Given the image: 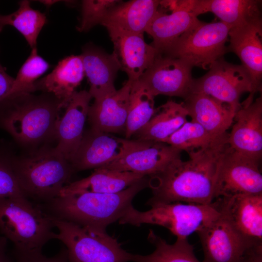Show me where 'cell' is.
<instances>
[{
	"instance_id": "6da1fadb",
	"label": "cell",
	"mask_w": 262,
	"mask_h": 262,
	"mask_svg": "<svg viewBox=\"0 0 262 262\" xmlns=\"http://www.w3.org/2000/svg\"><path fill=\"white\" fill-rule=\"evenodd\" d=\"M227 141L207 149L188 153L189 159H178L164 170L149 176L152 196L147 204L184 202L210 204L215 198L217 172Z\"/></svg>"
},
{
	"instance_id": "7a4b0ae2",
	"label": "cell",
	"mask_w": 262,
	"mask_h": 262,
	"mask_svg": "<svg viewBox=\"0 0 262 262\" xmlns=\"http://www.w3.org/2000/svg\"><path fill=\"white\" fill-rule=\"evenodd\" d=\"M146 187H149L147 176L118 193L84 192L59 196L41 207L53 218L106 231L107 227L119 221L132 206L134 196Z\"/></svg>"
},
{
	"instance_id": "3957f363",
	"label": "cell",
	"mask_w": 262,
	"mask_h": 262,
	"mask_svg": "<svg viewBox=\"0 0 262 262\" xmlns=\"http://www.w3.org/2000/svg\"><path fill=\"white\" fill-rule=\"evenodd\" d=\"M65 107L48 93H15L0 102V127L20 144H36L55 137L60 112Z\"/></svg>"
},
{
	"instance_id": "277c9868",
	"label": "cell",
	"mask_w": 262,
	"mask_h": 262,
	"mask_svg": "<svg viewBox=\"0 0 262 262\" xmlns=\"http://www.w3.org/2000/svg\"><path fill=\"white\" fill-rule=\"evenodd\" d=\"M12 166L24 195L44 204L58 197L74 172L55 147H42L25 155H10Z\"/></svg>"
},
{
	"instance_id": "5b68a950",
	"label": "cell",
	"mask_w": 262,
	"mask_h": 262,
	"mask_svg": "<svg viewBox=\"0 0 262 262\" xmlns=\"http://www.w3.org/2000/svg\"><path fill=\"white\" fill-rule=\"evenodd\" d=\"M52 218L27 198H0V233L19 252L42 250L54 239Z\"/></svg>"
},
{
	"instance_id": "8992f818",
	"label": "cell",
	"mask_w": 262,
	"mask_h": 262,
	"mask_svg": "<svg viewBox=\"0 0 262 262\" xmlns=\"http://www.w3.org/2000/svg\"><path fill=\"white\" fill-rule=\"evenodd\" d=\"M145 212L131 206L119 220L120 224L139 226L149 224L167 229L177 238H187L216 218L220 213L212 203L198 204L174 202L157 204Z\"/></svg>"
},
{
	"instance_id": "52a82bcc",
	"label": "cell",
	"mask_w": 262,
	"mask_h": 262,
	"mask_svg": "<svg viewBox=\"0 0 262 262\" xmlns=\"http://www.w3.org/2000/svg\"><path fill=\"white\" fill-rule=\"evenodd\" d=\"M54 239L61 241L70 262H128L132 254L106 231L92 229L52 217Z\"/></svg>"
},
{
	"instance_id": "ba28073f",
	"label": "cell",
	"mask_w": 262,
	"mask_h": 262,
	"mask_svg": "<svg viewBox=\"0 0 262 262\" xmlns=\"http://www.w3.org/2000/svg\"><path fill=\"white\" fill-rule=\"evenodd\" d=\"M230 28L221 21L199 20L162 54L180 59L192 67L209 69L228 52L226 44Z\"/></svg>"
},
{
	"instance_id": "9c48e42d",
	"label": "cell",
	"mask_w": 262,
	"mask_h": 262,
	"mask_svg": "<svg viewBox=\"0 0 262 262\" xmlns=\"http://www.w3.org/2000/svg\"><path fill=\"white\" fill-rule=\"evenodd\" d=\"M246 92L254 95L257 92L249 73L242 65L229 63L223 57L204 75L193 79L190 89V94L209 96L236 111L241 106V96Z\"/></svg>"
},
{
	"instance_id": "30bf717a",
	"label": "cell",
	"mask_w": 262,
	"mask_h": 262,
	"mask_svg": "<svg viewBox=\"0 0 262 262\" xmlns=\"http://www.w3.org/2000/svg\"><path fill=\"white\" fill-rule=\"evenodd\" d=\"M259 166L260 162L234 151L229 146L219 162L214 199L262 194V175Z\"/></svg>"
},
{
	"instance_id": "8fae6325",
	"label": "cell",
	"mask_w": 262,
	"mask_h": 262,
	"mask_svg": "<svg viewBox=\"0 0 262 262\" xmlns=\"http://www.w3.org/2000/svg\"><path fill=\"white\" fill-rule=\"evenodd\" d=\"M145 142L90 130L84 133L78 149L69 163L74 171L100 168L122 158Z\"/></svg>"
},
{
	"instance_id": "7c38bea8",
	"label": "cell",
	"mask_w": 262,
	"mask_h": 262,
	"mask_svg": "<svg viewBox=\"0 0 262 262\" xmlns=\"http://www.w3.org/2000/svg\"><path fill=\"white\" fill-rule=\"evenodd\" d=\"M192 67L180 59L160 54L134 82L154 97L164 95L185 99L190 94Z\"/></svg>"
},
{
	"instance_id": "4fadbf2b",
	"label": "cell",
	"mask_w": 262,
	"mask_h": 262,
	"mask_svg": "<svg viewBox=\"0 0 262 262\" xmlns=\"http://www.w3.org/2000/svg\"><path fill=\"white\" fill-rule=\"evenodd\" d=\"M212 203L248 246H262V194L218 197Z\"/></svg>"
},
{
	"instance_id": "5bb4252c",
	"label": "cell",
	"mask_w": 262,
	"mask_h": 262,
	"mask_svg": "<svg viewBox=\"0 0 262 262\" xmlns=\"http://www.w3.org/2000/svg\"><path fill=\"white\" fill-rule=\"evenodd\" d=\"M249 96L236 112L227 140L231 149L260 162L262 156V97Z\"/></svg>"
},
{
	"instance_id": "9a60e30c",
	"label": "cell",
	"mask_w": 262,
	"mask_h": 262,
	"mask_svg": "<svg viewBox=\"0 0 262 262\" xmlns=\"http://www.w3.org/2000/svg\"><path fill=\"white\" fill-rule=\"evenodd\" d=\"M160 6L171 12L166 14L159 7L146 32L153 39L151 45L162 54L199 20L193 12V0H160Z\"/></svg>"
},
{
	"instance_id": "2e32d148",
	"label": "cell",
	"mask_w": 262,
	"mask_h": 262,
	"mask_svg": "<svg viewBox=\"0 0 262 262\" xmlns=\"http://www.w3.org/2000/svg\"><path fill=\"white\" fill-rule=\"evenodd\" d=\"M219 213L216 218L196 232L204 253L203 262H240L253 247L248 246L227 217Z\"/></svg>"
},
{
	"instance_id": "e0dca14e",
	"label": "cell",
	"mask_w": 262,
	"mask_h": 262,
	"mask_svg": "<svg viewBox=\"0 0 262 262\" xmlns=\"http://www.w3.org/2000/svg\"><path fill=\"white\" fill-rule=\"evenodd\" d=\"M181 151L164 142L146 141L122 158L100 167L120 172H131L151 176L164 170L180 158Z\"/></svg>"
},
{
	"instance_id": "ac0fdd59",
	"label": "cell",
	"mask_w": 262,
	"mask_h": 262,
	"mask_svg": "<svg viewBox=\"0 0 262 262\" xmlns=\"http://www.w3.org/2000/svg\"><path fill=\"white\" fill-rule=\"evenodd\" d=\"M92 97L88 91H76L70 98L62 116L57 121L55 147L68 161L78 149L84 134V127L87 117Z\"/></svg>"
},
{
	"instance_id": "d6986e66",
	"label": "cell",
	"mask_w": 262,
	"mask_h": 262,
	"mask_svg": "<svg viewBox=\"0 0 262 262\" xmlns=\"http://www.w3.org/2000/svg\"><path fill=\"white\" fill-rule=\"evenodd\" d=\"M228 51L235 53L249 73L257 92L262 91V18L231 28L229 33Z\"/></svg>"
},
{
	"instance_id": "ffe728a7",
	"label": "cell",
	"mask_w": 262,
	"mask_h": 262,
	"mask_svg": "<svg viewBox=\"0 0 262 262\" xmlns=\"http://www.w3.org/2000/svg\"><path fill=\"white\" fill-rule=\"evenodd\" d=\"M131 84L128 80L114 93L94 99L87 115L90 130L109 133L125 132Z\"/></svg>"
},
{
	"instance_id": "44dd1931",
	"label": "cell",
	"mask_w": 262,
	"mask_h": 262,
	"mask_svg": "<svg viewBox=\"0 0 262 262\" xmlns=\"http://www.w3.org/2000/svg\"><path fill=\"white\" fill-rule=\"evenodd\" d=\"M109 34L113 43V53L128 77L136 82L151 65L160 54L151 44L144 40V34L110 32Z\"/></svg>"
},
{
	"instance_id": "7402d4cb",
	"label": "cell",
	"mask_w": 262,
	"mask_h": 262,
	"mask_svg": "<svg viewBox=\"0 0 262 262\" xmlns=\"http://www.w3.org/2000/svg\"><path fill=\"white\" fill-rule=\"evenodd\" d=\"M160 2L158 0L120 1L107 12L100 25L108 33L144 34Z\"/></svg>"
},
{
	"instance_id": "603a6c76",
	"label": "cell",
	"mask_w": 262,
	"mask_h": 262,
	"mask_svg": "<svg viewBox=\"0 0 262 262\" xmlns=\"http://www.w3.org/2000/svg\"><path fill=\"white\" fill-rule=\"evenodd\" d=\"M80 56L84 74L89 82L88 92L92 98L98 99L114 93L116 91L114 81L121 70L115 55L89 45L82 49Z\"/></svg>"
},
{
	"instance_id": "cb8c5ba5",
	"label": "cell",
	"mask_w": 262,
	"mask_h": 262,
	"mask_svg": "<svg viewBox=\"0 0 262 262\" xmlns=\"http://www.w3.org/2000/svg\"><path fill=\"white\" fill-rule=\"evenodd\" d=\"M188 115L212 134L222 136L233 125L236 111L227 104L209 96L189 94L183 102Z\"/></svg>"
},
{
	"instance_id": "d4e9b609",
	"label": "cell",
	"mask_w": 262,
	"mask_h": 262,
	"mask_svg": "<svg viewBox=\"0 0 262 262\" xmlns=\"http://www.w3.org/2000/svg\"><path fill=\"white\" fill-rule=\"evenodd\" d=\"M84 75L81 56L72 55L60 61L50 73L37 80L33 91L51 94L66 106Z\"/></svg>"
},
{
	"instance_id": "484cf974",
	"label": "cell",
	"mask_w": 262,
	"mask_h": 262,
	"mask_svg": "<svg viewBox=\"0 0 262 262\" xmlns=\"http://www.w3.org/2000/svg\"><path fill=\"white\" fill-rule=\"evenodd\" d=\"M145 177L131 172L98 168L95 169L88 177L71 182L65 186L59 196L84 192L116 193L127 188Z\"/></svg>"
},
{
	"instance_id": "4316f807",
	"label": "cell",
	"mask_w": 262,
	"mask_h": 262,
	"mask_svg": "<svg viewBox=\"0 0 262 262\" xmlns=\"http://www.w3.org/2000/svg\"><path fill=\"white\" fill-rule=\"evenodd\" d=\"M261 0H193V11L199 15L212 12L231 28L261 18Z\"/></svg>"
},
{
	"instance_id": "83f0119b",
	"label": "cell",
	"mask_w": 262,
	"mask_h": 262,
	"mask_svg": "<svg viewBox=\"0 0 262 262\" xmlns=\"http://www.w3.org/2000/svg\"><path fill=\"white\" fill-rule=\"evenodd\" d=\"M183 102L169 100L156 108L148 123L135 134L141 140L164 142L187 121Z\"/></svg>"
},
{
	"instance_id": "f1b7e54d",
	"label": "cell",
	"mask_w": 262,
	"mask_h": 262,
	"mask_svg": "<svg viewBox=\"0 0 262 262\" xmlns=\"http://www.w3.org/2000/svg\"><path fill=\"white\" fill-rule=\"evenodd\" d=\"M148 240L155 246L150 254H132L131 261L134 262H200L196 258L193 246L187 238H177L176 242L170 244L150 230Z\"/></svg>"
},
{
	"instance_id": "f546056e",
	"label": "cell",
	"mask_w": 262,
	"mask_h": 262,
	"mask_svg": "<svg viewBox=\"0 0 262 262\" xmlns=\"http://www.w3.org/2000/svg\"><path fill=\"white\" fill-rule=\"evenodd\" d=\"M18 4V9L14 13L0 15V32L5 26H12L22 34L32 49L36 48L38 36L47 17L44 13L33 9L29 0H21Z\"/></svg>"
},
{
	"instance_id": "4dcf8cb0",
	"label": "cell",
	"mask_w": 262,
	"mask_h": 262,
	"mask_svg": "<svg viewBox=\"0 0 262 262\" xmlns=\"http://www.w3.org/2000/svg\"><path fill=\"white\" fill-rule=\"evenodd\" d=\"M228 136V133L222 136L213 135L199 124L187 121L164 143L189 153L216 146L227 141Z\"/></svg>"
},
{
	"instance_id": "1f68e13d",
	"label": "cell",
	"mask_w": 262,
	"mask_h": 262,
	"mask_svg": "<svg viewBox=\"0 0 262 262\" xmlns=\"http://www.w3.org/2000/svg\"><path fill=\"white\" fill-rule=\"evenodd\" d=\"M154 98L144 87L132 82L124 132L126 139H130L153 116L156 110Z\"/></svg>"
},
{
	"instance_id": "d6a6232c",
	"label": "cell",
	"mask_w": 262,
	"mask_h": 262,
	"mask_svg": "<svg viewBox=\"0 0 262 262\" xmlns=\"http://www.w3.org/2000/svg\"><path fill=\"white\" fill-rule=\"evenodd\" d=\"M49 67V64L38 55L36 48L32 49L30 55L21 66L16 78H14L8 96L20 92H33V83Z\"/></svg>"
},
{
	"instance_id": "836d02e7",
	"label": "cell",
	"mask_w": 262,
	"mask_h": 262,
	"mask_svg": "<svg viewBox=\"0 0 262 262\" xmlns=\"http://www.w3.org/2000/svg\"><path fill=\"white\" fill-rule=\"evenodd\" d=\"M121 0H84L82 2L81 19L77 29L86 32L100 24L107 12Z\"/></svg>"
},
{
	"instance_id": "e575fe53",
	"label": "cell",
	"mask_w": 262,
	"mask_h": 262,
	"mask_svg": "<svg viewBox=\"0 0 262 262\" xmlns=\"http://www.w3.org/2000/svg\"><path fill=\"white\" fill-rule=\"evenodd\" d=\"M26 198L14 174L10 155L5 153H0V198Z\"/></svg>"
},
{
	"instance_id": "d590c367",
	"label": "cell",
	"mask_w": 262,
	"mask_h": 262,
	"mask_svg": "<svg viewBox=\"0 0 262 262\" xmlns=\"http://www.w3.org/2000/svg\"><path fill=\"white\" fill-rule=\"evenodd\" d=\"M13 254L15 262H70L66 247L50 257L44 255L42 250L19 252L14 250Z\"/></svg>"
},
{
	"instance_id": "8d00e7d4",
	"label": "cell",
	"mask_w": 262,
	"mask_h": 262,
	"mask_svg": "<svg viewBox=\"0 0 262 262\" xmlns=\"http://www.w3.org/2000/svg\"><path fill=\"white\" fill-rule=\"evenodd\" d=\"M14 78L9 75L0 63V102L9 94Z\"/></svg>"
},
{
	"instance_id": "74e56055",
	"label": "cell",
	"mask_w": 262,
	"mask_h": 262,
	"mask_svg": "<svg viewBox=\"0 0 262 262\" xmlns=\"http://www.w3.org/2000/svg\"><path fill=\"white\" fill-rule=\"evenodd\" d=\"M240 262H262V246L254 247L248 249Z\"/></svg>"
},
{
	"instance_id": "f35d334b",
	"label": "cell",
	"mask_w": 262,
	"mask_h": 262,
	"mask_svg": "<svg viewBox=\"0 0 262 262\" xmlns=\"http://www.w3.org/2000/svg\"><path fill=\"white\" fill-rule=\"evenodd\" d=\"M7 244V238L0 235V262H15L8 254Z\"/></svg>"
}]
</instances>
